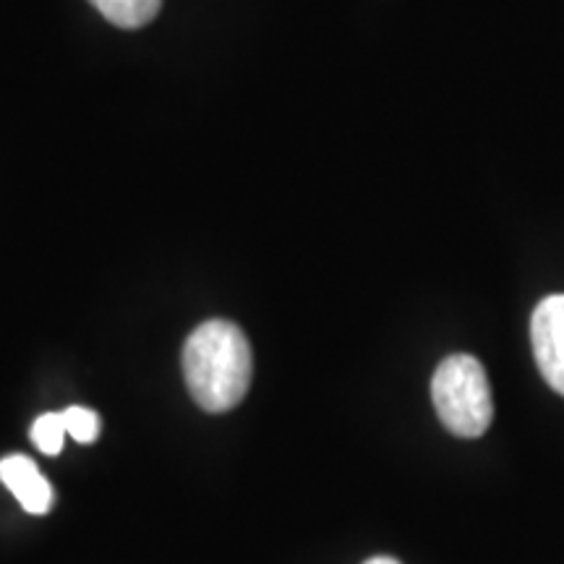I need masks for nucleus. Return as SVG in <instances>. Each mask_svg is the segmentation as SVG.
<instances>
[{"label":"nucleus","mask_w":564,"mask_h":564,"mask_svg":"<svg viewBox=\"0 0 564 564\" xmlns=\"http://www.w3.org/2000/svg\"><path fill=\"white\" fill-rule=\"evenodd\" d=\"M66 421L63 413H42L32 426V442L42 455H58L66 442Z\"/></svg>","instance_id":"6"},{"label":"nucleus","mask_w":564,"mask_h":564,"mask_svg":"<svg viewBox=\"0 0 564 564\" xmlns=\"http://www.w3.org/2000/svg\"><path fill=\"white\" fill-rule=\"evenodd\" d=\"M0 481L30 514H45L53 507L51 484L26 455L3 457L0 460Z\"/></svg>","instance_id":"4"},{"label":"nucleus","mask_w":564,"mask_h":564,"mask_svg":"<svg viewBox=\"0 0 564 564\" xmlns=\"http://www.w3.org/2000/svg\"><path fill=\"white\" fill-rule=\"evenodd\" d=\"M531 345L541 377L564 398V293L549 295L531 316Z\"/></svg>","instance_id":"3"},{"label":"nucleus","mask_w":564,"mask_h":564,"mask_svg":"<svg viewBox=\"0 0 564 564\" xmlns=\"http://www.w3.org/2000/svg\"><path fill=\"white\" fill-rule=\"evenodd\" d=\"M253 373L249 337L238 324L209 319L183 345V377L194 403L207 413H225L246 398Z\"/></svg>","instance_id":"1"},{"label":"nucleus","mask_w":564,"mask_h":564,"mask_svg":"<svg viewBox=\"0 0 564 564\" xmlns=\"http://www.w3.org/2000/svg\"><path fill=\"white\" fill-rule=\"evenodd\" d=\"M63 421H66V432L70 440H76L79 444L95 442L97 434H100V415L89 411V408L70 405L63 411Z\"/></svg>","instance_id":"7"},{"label":"nucleus","mask_w":564,"mask_h":564,"mask_svg":"<svg viewBox=\"0 0 564 564\" xmlns=\"http://www.w3.org/2000/svg\"><path fill=\"white\" fill-rule=\"evenodd\" d=\"M110 24L121 30H139L147 26L160 13L162 0H89Z\"/></svg>","instance_id":"5"},{"label":"nucleus","mask_w":564,"mask_h":564,"mask_svg":"<svg viewBox=\"0 0 564 564\" xmlns=\"http://www.w3.org/2000/svg\"><path fill=\"white\" fill-rule=\"evenodd\" d=\"M364 564H400V562L392 560V556H373V560L364 562Z\"/></svg>","instance_id":"8"},{"label":"nucleus","mask_w":564,"mask_h":564,"mask_svg":"<svg viewBox=\"0 0 564 564\" xmlns=\"http://www.w3.org/2000/svg\"><path fill=\"white\" fill-rule=\"evenodd\" d=\"M436 415L447 432L463 440H478L494 419L491 384L484 364L468 352H455L436 366L432 379Z\"/></svg>","instance_id":"2"}]
</instances>
